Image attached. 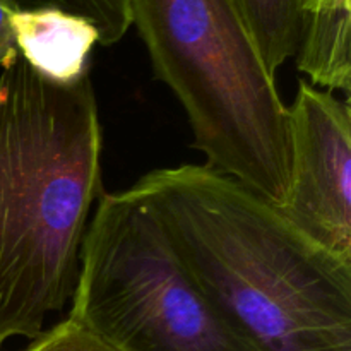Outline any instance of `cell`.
Masks as SVG:
<instances>
[{
	"label": "cell",
	"instance_id": "cell-1",
	"mask_svg": "<svg viewBox=\"0 0 351 351\" xmlns=\"http://www.w3.org/2000/svg\"><path fill=\"white\" fill-rule=\"evenodd\" d=\"M134 187L202 290L261 351H351V261L208 165L149 171Z\"/></svg>",
	"mask_w": 351,
	"mask_h": 351
},
{
	"label": "cell",
	"instance_id": "cell-2",
	"mask_svg": "<svg viewBox=\"0 0 351 351\" xmlns=\"http://www.w3.org/2000/svg\"><path fill=\"white\" fill-rule=\"evenodd\" d=\"M101 151L89 75L55 84L21 57L0 71V348L71 302Z\"/></svg>",
	"mask_w": 351,
	"mask_h": 351
},
{
	"label": "cell",
	"instance_id": "cell-3",
	"mask_svg": "<svg viewBox=\"0 0 351 351\" xmlns=\"http://www.w3.org/2000/svg\"><path fill=\"white\" fill-rule=\"evenodd\" d=\"M129 9L206 165L281 208L290 189L288 106L235 0H129Z\"/></svg>",
	"mask_w": 351,
	"mask_h": 351
},
{
	"label": "cell",
	"instance_id": "cell-4",
	"mask_svg": "<svg viewBox=\"0 0 351 351\" xmlns=\"http://www.w3.org/2000/svg\"><path fill=\"white\" fill-rule=\"evenodd\" d=\"M71 304L69 319L119 351H261L202 290L134 185L96 201Z\"/></svg>",
	"mask_w": 351,
	"mask_h": 351
},
{
	"label": "cell",
	"instance_id": "cell-5",
	"mask_svg": "<svg viewBox=\"0 0 351 351\" xmlns=\"http://www.w3.org/2000/svg\"><path fill=\"white\" fill-rule=\"evenodd\" d=\"M290 189L280 209L335 256L351 261V108L300 81L288 106Z\"/></svg>",
	"mask_w": 351,
	"mask_h": 351
},
{
	"label": "cell",
	"instance_id": "cell-6",
	"mask_svg": "<svg viewBox=\"0 0 351 351\" xmlns=\"http://www.w3.org/2000/svg\"><path fill=\"white\" fill-rule=\"evenodd\" d=\"M10 21L19 57L38 74L62 86L89 75V57L99 34L88 19L41 7L14 10Z\"/></svg>",
	"mask_w": 351,
	"mask_h": 351
},
{
	"label": "cell",
	"instance_id": "cell-7",
	"mask_svg": "<svg viewBox=\"0 0 351 351\" xmlns=\"http://www.w3.org/2000/svg\"><path fill=\"white\" fill-rule=\"evenodd\" d=\"M300 34L295 58L311 84L326 91L351 88V0H298Z\"/></svg>",
	"mask_w": 351,
	"mask_h": 351
},
{
	"label": "cell",
	"instance_id": "cell-8",
	"mask_svg": "<svg viewBox=\"0 0 351 351\" xmlns=\"http://www.w3.org/2000/svg\"><path fill=\"white\" fill-rule=\"evenodd\" d=\"M252 33L254 41L276 74L278 69L295 57L300 34L298 0H235Z\"/></svg>",
	"mask_w": 351,
	"mask_h": 351
},
{
	"label": "cell",
	"instance_id": "cell-9",
	"mask_svg": "<svg viewBox=\"0 0 351 351\" xmlns=\"http://www.w3.org/2000/svg\"><path fill=\"white\" fill-rule=\"evenodd\" d=\"M14 10L51 7L81 16L98 29L99 45H115L125 36L130 21L129 0H3Z\"/></svg>",
	"mask_w": 351,
	"mask_h": 351
},
{
	"label": "cell",
	"instance_id": "cell-10",
	"mask_svg": "<svg viewBox=\"0 0 351 351\" xmlns=\"http://www.w3.org/2000/svg\"><path fill=\"white\" fill-rule=\"evenodd\" d=\"M24 351H119L72 319L58 322Z\"/></svg>",
	"mask_w": 351,
	"mask_h": 351
},
{
	"label": "cell",
	"instance_id": "cell-11",
	"mask_svg": "<svg viewBox=\"0 0 351 351\" xmlns=\"http://www.w3.org/2000/svg\"><path fill=\"white\" fill-rule=\"evenodd\" d=\"M14 9L0 0V69H7L16 64L19 58V50L16 45V36L12 29Z\"/></svg>",
	"mask_w": 351,
	"mask_h": 351
}]
</instances>
